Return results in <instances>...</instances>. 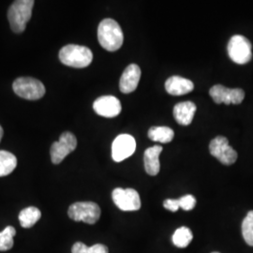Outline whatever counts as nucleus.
I'll use <instances>...</instances> for the list:
<instances>
[{
	"label": "nucleus",
	"mask_w": 253,
	"mask_h": 253,
	"mask_svg": "<svg viewBox=\"0 0 253 253\" xmlns=\"http://www.w3.org/2000/svg\"><path fill=\"white\" fill-rule=\"evenodd\" d=\"M77 139L75 135L66 131L60 136L57 142H54L51 146V160L54 164H59L63 162L64 159L76 149Z\"/></svg>",
	"instance_id": "obj_8"
},
{
	"label": "nucleus",
	"mask_w": 253,
	"mask_h": 253,
	"mask_svg": "<svg viewBox=\"0 0 253 253\" xmlns=\"http://www.w3.org/2000/svg\"><path fill=\"white\" fill-rule=\"evenodd\" d=\"M242 235L245 242L253 247V211H250L242 222Z\"/></svg>",
	"instance_id": "obj_22"
},
{
	"label": "nucleus",
	"mask_w": 253,
	"mask_h": 253,
	"mask_svg": "<svg viewBox=\"0 0 253 253\" xmlns=\"http://www.w3.org/2000/svg\"><path fill=\"white\" fill-rule=\"evenodd\" d=\"M93 109L100 117L116 118L121 113L122 106L117 97L102 96L94 101Z\"/></svg>",
	"instance_id": "obj_12"
},
{
	"label": "nucleus",
	"mask_w": 253,
	"mask_h": 253,
	"mask_svg": "<svg viewBox=\"0 0 253 253\" xmlns=\"http://www.w3.org/2000/svg\"><path fill=\"white\" fill-rule=\"evenodd\" d=\"M174 137V132L169 126H152L148 130V138L154 142L163 144L170 143Z\"/></svg>",
	"instance_id": "obj_18"
},
{
	"label": "nucleus",
	"mask_w": 253,
	"mask_h": 253,
	"mask_svg": "<svg viewBox=\"0 0 253 253\" xmlns=\"http://www.w3.org/2000/svg\"><path fill=\"white\" fill-rule=\"evenodd\" d=\"M141 78V69L136 64L126 67L119 81V89L124 94H129L135 90Z\"/></svg>",
	"instance_id": "obj_13"
},
{
	"label": "nucleus",
	"mask_w": 253,
	"mask_h": 253,
	"mask_svg": "<svg viewBox=\"0 0 253 253\" xmlns=\"http://www.w3.org/2000/svg\"><path fill=\"white\" fill-rule=\"evenodd\" d=\"M165 89L170 95L181 96L193 90L194 84L181 76H172L165 82Z\"/></svg>",
	"instance_id": "obj_14"
},
{
	"label": "nucleus",
	"mask_w": 253,
	"mask_h": 253,
	"mask_svg": "<svg viewBox=\"0 0 253 253\" xmlns=\"http://www.w3.org/2000/svg\"><path fill=\"white\" fill-rule=\"evenodd\" d=\"M34 4L33 0H18L11 4L8 11V18L13 32L22 33L25 31L31 18Z\"/></svg>",
	"instance_id": "obj_2"
},
{
	"label": "nucleus",
	"mask_w": 253,
	"mask_h": 253,
	"mask_svg": "<svg viewBox=\"0 0 253 253\" xmlns=\"http://www.w3.org/2000/svg\"><path fill=\"white\" fill-rule=\"evenodd\" d=\"M163 207L165 209L171 211V212H176L180 207H179V201L173 199H167L163 202Z\"/></svg>",
	"instance_id": "obj_24"
},
{
	"label": "nucleus",
	"mask_w": 253,
	"mask_h": 253,
	"mask_svg": "<svg viewBox=\"0 0 253 253\" xmlns=\"http://www.w3.org/2000/svg\"><path fill=\"white\" fill-rule=\"evenodd\" d=\"M253 45L244 36L235 35L229 41L227 51L230 58L236 64L244 65L253 58Z\"/></svg>",
	"instance_id": "obj_6"
},
{
	"label": "nucleus",
	"mask_w": 253,
	"mask_h": 253,
	"mask_svg": "<svg viewBox=\"0 0 253 253\" xmlns=\"http://www.w3.org/2000/svg\"><path fill=\"white\" fill-rule=\"evenodd\" d=\"M59 59L66 66L83 69L90 65L93 54L90 49L85 46L69 44L60 50Z\"/></svg>",
	"instance_id": "obj_3"
},
{
	"label": "nucleus",
	"mask_w": 253,
	"mask_h": 253,
	"mask_svg": "<svg viewBox=\"0 0 253 253\" xmlns=\"http://www.w3.org/2000/svg\"><path fill=\"white\" fill-rule=\"evenodd\" d=\"M16 235V230L12 226L6 227L0 233V252H7L13 247V237Z\"/></svg>",
	"instance_id": "obj_21"
},
{
	"label": "nucleus",
	"mask_w": 253,
	"mask_h": 253,
	"mask_svg": "<svg viewBox=\"0 0 253 253\" xmlns=\"http://www.w3.org/2000/svg\"><path fill=\"white\" fill-rule=\"evenodd\" d=\"M87 249V246L82 242H77L73 245L72 248V253H85Z\"/></svg>",
	"instance_id": "obj_26"
},
{
	"label": "nucleus",
	"mask_w": 253,
	"mask_h": 253,
	"mask_svg": "<svg viewBox=\"0 0 253 253\" xmlns=\"http://www.w3.org/2000/svg\"><path fill=\"white\" fill-rule=\"evenodd\" d=\"M42 217V213L40 209H38L34 207H29V208L23 209L20 214H19V221L20 224L23 228H31L36 224L37 222L41 219Z\"/></svg>",
	"instance_id": "obj_17"
},
{
	"label": "nucleus",
	"mask_w": 253,
	"mask_h": 253,
	"mask_svg": "<svg viewBox=\"0 0 253 253\" xmlns=\"http://www.w3.org/2000/svg\"><path fill=\"white\" fill-rule=\"evenodd\" d=\"M178 201H179V207L185 211L192 210L196 206L195 197L193 195H190V194L181 197L180 199H178Z\"/></svg>",
	"instance_id": "obj_23"
},
{
	"label": "nucleus",
	"mask_w": 253,
	"mask_h": 253,
	"mask_svg": "<svg viewBox=\"0 0 253 253\" xmlns=\"http://www.w3.org/2000/svg\"><path fill=\"white\" fill-rule=\"evenodd\" d=\"M98 39L100 45L109 52H115L121 48L124 42L123 31L114 19L102 20L98 27Z\"/></svg>",
	"instance_id": "obj_1"
},
{
	"label": "nucleus",
	"mask_w": 253,
	"mask_h": 253,
	"mask_svg": "<svg viewBox=\"0 0 253 253\" xmlns=\"http://www.w3.org/2000/svg\"><path fill=\"white\" fill-rule=\"evenodd\" d=\"M108 248L102 244H96L87 247L85 253H108Z\"/></svg>",
	"instance_id": "obj_25"
},
{
	"label": "nucleus",
	"mask_w": 253,
	"mask_h": 253,
	"mask_svg": "<svg viewBox=\"0 0 253 253\" xmlns=\"http://www.w3.org/2000/svg\"></svg>",
	"instance_id": "obj_28"
},
{
	"label": "nucleus",
	"mask_w": 253,
	"mask_h": 253,
	"mask_svg": "<svg viewBox=\"0 0 253 253\" xmlns=\"http://www.w3.org/2000/svg\"><path fill=\"white\" fill-rule=\"evenodd\" d=\"M210 154L224 165H232L237 160V152L229 145L226 137L217 136L209 144Z\"/></svg>",
	"instance_id": "obj_7"
},
{
	"label": "nucleus",
	"mask_w": 253,
	"mask_h": 253,
	"mask_svg": "<svg viewBox=\"0 0 253 253\" xmlns=\"http://www.w3.org/2000/svg\"><path fill=\"white\" fill-rule=\"evenodd\" d=\"M16 166L17 159L13 154L0 150V177L9 175L14 171Z\"/></svg>",
	"instance_id": "obj_19"
},
{
	"label": "nucleus",
	"mask_w": 253,
	"mask_h": 253,
	"mask_svg": "<svg viewBox=\"0 0 253 253\" xmlns=\"http://www.w3.org/2000/svg\"><path fill=\"white\" fill-rule=\"evenodd\" d=\"M192 238H193V235L190 229L187 227H181L178 228L172 235V243L177 248L184 249L190 244V242L192 241Z\"/></svg>",
	"instance_id": "obj_20"
},
{
	"label": "nucleus",
	"mask_w": 253,
	"mask_h": 253,
	"mask_svg": "<svg viewBox=\"0 0 253 253\" xmlns=\"http://www.w3.org/2000/svg\"><path fill=\"white\" fill-rule=\"evenodd\" d=\"M12 88L15 94L25 100H40L45 94L43 84L31 77H21L16 79L13 82Z\"/></svg>",
	"instance_id": "obj_4"
},
{
	"label": "nucleus",
	"mask_w": 253,
	"mask_h": 253,
	"mask_svg": "<svg viewBox=\"0 0 253 253\" xmlns=\"http://www.w3.org/2000/svg\"><path fill=\"white\" fill-rule=\"evenodd\" d=\"M3 133H4V130H3L2 126H0V142H1V139L3 137Z\"/></svg>",
	"instance_id": "obj_27"
},
{
	"label": "nucleus",
	"mask_w": 253,
	"mask_h": 253,
	"mask_svg": "<svg viewBox=\"0 0 253 253\" xmlns=\"http://www.w3.org/2000/svg\"><path fill=\"white\" fill-rule=\"evenodd\" d=\"M209 95L217 103L240 104L245 99V92L241 88H228L221 84H216L209 90Z\"/></svg>",
	"instance_id": "obj_10"
},
{
	"label": "nucleus",
	"mask_w": 253,
	"mask_h": 253,
	"mask_svg": "<svg viewBox=\"0 0 253 253\" xmlns=\"http://www.w3.org/2000/svg\"><path fill=\"white\" fill-rule=\"evenodd\" d=\"M113 201L122 211H137L141 208L139 193L133 189L117 188L112 193Z\"/></svg>",
	"instance_id": "obj_9"
},
{
	"label": "nucleus",
	"mask_w": 253,
	"mask_h": 253,
	"mask_svg": "<svg viewBox=\"0 0 253 253\" xmlns=\"http://www.w3.org/2000/svg\"><path fill=\"white\" fill-rule=\"evenodd\" d=\"M196 109V105L192 101H184L177 103L173 107V118L178 124L188 126L193 120Z\"/></svg>",
	"instance_id": "obj_15"
},
{
	"label": "nucleus",
	"mask_w": 253,
	"mask_h": 253,
	"mask_svg": "<svg viewBox=\"0 0 253 253\" xmlns=\"http://www.w3.org/2000/svg\"><path fill=\"white\" fill-rule=\"evenodd\" d=\"M163 146L154 145L152 147L147 148L144 155L145 172L149 175L155 176L161 170L160 163V155L163 152Z\"/></svg>",
	"instance_id": "obj_16"
},
{
	"label": "nucleus",
	"mask_w": 253,
	"mask_h": 253,
	"mask_svg": "<svg viewBox=\"0 0 253 253\" xmlns=\"http://www.w3.org/2000/svg\"><path fill=\"white\" fill-rule=\"evenodd\" d=\"M100 208L94 202H77L73 204L68 211L70 218L74 221H83L95 224L100 217Z\"/></svg>",
	"instance_id": "obj_5"
},
{
	"label": "nucleus",
	"mask_w": 253,
	"mask_h": 253,
	"mask_svg": "<svg viewBox=\"0 0 253 253\" xmlns=\"http://www.w3.org/2000/svg\"><path fill=\"white\" fill-rule=\"evenodd\" d=\"M135 150V139L129 134H120L113 142L112 158L116 163H120L132 156Z\"/></svg>",
	"instance_id": "obj_11"
}]
</instances>
